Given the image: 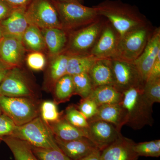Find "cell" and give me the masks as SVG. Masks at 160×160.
<instances>
[{
  "mask_svg": "<svg viewBox=\"0 0 160 160\" xmlns=\"http://www.w3.org/2000/svg\"><path fill=\"white\" fill-rule=\"evenodd\" d=\"M114 78V87L121 92L133 87H143V82L133 63L111 59Z\"/></svg>",
  "mask_w": 160,
  "mask_h": 160,
  "instance_id": "10",
  "label": "cell"
},
{
  "mask_svg": "<svg viewBox=\"0 0 160 160\" xmlns=\"http://www.w3.org/2000/svg\"><path fill=\"white\" fill-rule=\"evenodd\" d=\"M93 88L99 86H114V78L111 59H98L89 72Z\"/></svg>",
  "mask_w": 160,
  "mask_h": 160,
  "instance_id": "19",
  "label": "cell"
},
{
  "mask_svg": "<svg viewBox=\"0 0 160 160\" xmlns=\"http://www.w3.org/2000/svg\"><path fill=\"white\" fill-rule=\"evenodd\" d=\"M26 8H15L5 19L0 22L3 36L14 37L22 39L29 24L26 19Z\"/></svg>",
  "mask_w": 160,
  "mask_h": 160,
  "instance_id": "18",
  "label": "cell"
},
{
  "mask_svg": "<svg viewBox=\"0 0 160 160\" xmlns=\"http://www.w3.org/2000/svg\"><path fill=\"white\" fill-rule=\"evenodd\" d=\"M94 6L99 15L105 18L121 37L149 24L145 16L137 7L120 0H105Z\"/></svg>",
  "mask_w": 160,
  "mask_h": 160,
  "instance_id": "1",
  "label": "cell"
},
{
  "mask_svg": "<svg viewBox=\"0 0 160 160\" xmlns=\"http://www.w3.org/2000/svg\"><path fill=\"white\" fill-rule=\"evenodd\" d=\"M3 37V32L2 30V27H1V24H0V39L2 38Z\"/></svg>",
  "mask_w": 160,
  "mask_h": 160,
  "instance_id": "43",
  "label": "cell"
},
{
  "mask_svg": "<svg viewBox=\"0 0 160 160\" xmlns=\"http://www.w3.org/2000/svg\"><path fill=\"white\" fill-rule=\"evenodd\" d=\"M0 95L37 98L32 82L21 67H18L12 68L1 83Z\"/></svg>",
  "mask_w": 160,
  "mask_h": 160,
  "instance_id": "9",
  "label": "cell"
},
{
  "mask_svg": "<svg viewBox=\"0 0 160 160\" xmlns=\"http://www.w3.org/2000/svg\"><path fill=\"white\" fill-rule=\"evenodd\" d=\"M53 3L62 29L68 32L87 26L100 17L94 6L88 7L77 2Z\"/></svg>",
  "mask_w": 160,
  "mask_h": 160,
  "instance_id": "3",
  "label": "cell"
},
{
  "mask_svg": "<svg viewBox=\"0 0 160 160\" xmlns=\"http://www.w3.org/2000/svg\"><path fill=\"white\" fill-rule=\"evenodd\" d=\"M74 86V95L80 96L82 98H86L94 89L89 73L72 76Z\"/></svg>",
  "mask_w": 160,
  "mask_h": 160,
  "instance_id": "29",
  "label": "cell"
},
{
  "mask_svg": "<svg viewBox=\"0 0 160 160\" xmlns=\"http://www.w3.org/2000/svg\"><path fill=\"white\" fill-rule=\"evenodd\" d=\"M143 87H133L123 92L121 103L125 111V125L135 130L152 126L154 122L152 105L144 96Z\"/></svg>",
  "mask_w": 160,
  "mask_h": 160,
  "instance_id": "2",
  "label": "cell"
},
{
  "mask_svg": "<svg viewBox=\"0 0 160 160\" xmlns=\"http://www.w3.org/2000/svg\"><path fill=\"white\" fill-rule=\"evenodd\" d=\"M49 57L63 53L68 39V32L60 28L41 29Z\"/></svg>",
  "mask_w": 160,
  "mask_h": 160,
  "instance_id": "20",
  "label": "cell"
},
{
  "mask_svg": "<svg viewBox=\"0 0 160 160\" xmlns=\"http://www.w3.org/2000/svg\"><path fill=\"white\" fill-rule=\"evenodd\" d=\"M55 137L63 141H70L82 138H87L86 129L75 127L62 117L57 122L49 125Z\"/></svg>",
  "mask_w": 160,
  "mask_h": 160,
  "instance_id": "22",
  "label": "cell"
},
{
  "mask_svg": "<svg viewBox=\"0 0 160 160\" xmlns=\"http://www.w3.org/2000/svg\"><path fill=\"white\" fill-rule=\"evenodd\" d=\"M39 112L40 117L48 125L57 122L63 115V111L59 112L57 104L52 101H45L40 104Z\"/></svg>",
  "mask_w": 160,
  "mask_h": 160,
  "instance_id": "28",
  "label": "cell"
},
{
  "mask_svg": "<svg viewBox=\"0 0 160 160\" xmlns=\"http://www.w3.org/2000/svg\"><path fill=\"white\" fill-rule=\"evenodd\" d=\"M89 126L86 129L87 138L100 151L111 145L122 136L121 131L114 126L101 120L88 121Z\"/></svg>",
  "mask_w": 160,
  "mask_h": 160,
  "instance_id": "11",
  "label": "cell"
},
{
  "mask_svg": "<svg viewBox=\"0 0 160 160\" xmlns=\"http://www.w3.org/2000/svg\"><path fill=\"white\" fill-rule=\"evenodd\" d=\"M100 16L93 22L68 32L64 53L68 55L90 54L106 23Z\"/></svg>",
  "mask_w": 160,
  "mask_h": 160,
  "instance_id": "5",
  "label": "cell"
},
{
  "mask_svg": "<svg viewBox=\"0 0 160 160\" xmlns=\"http://www.w3.org/2000/svg\"><path fill=\"white\" fill-rule=\"evenodd\" d=\"M132 140L120 137L114 142L101 151L102 160H138L139 156L134 150Z\"/></svg>",
  "mask_w": 160,
  "mask_h": 160,
  "instance_id": "15",
  "label": "cell"
},
{
  "mask_svg": "<svg viewBox=\"0 0 160 160\" xmlns=\"http://www.w3.org/2000/svg\"><path fill=\"white\" fill-rule=\"evenodd\" d=\"M14 9L4 0H0V22L8 17Z\"/></svg>",
  "mask_w": 160,
  "mask_h": 160,
  "instance_id": "38",
  "label": "cell"
},
{
  "mask_svg": "<svg viewBox=\"0 0 160 160\" xmlns=\"http://www.w3.org/2000/svg\"><path fill=\"white\" fill-rule=\"evenodd\" d=\"M54 102L58 104L68 102L74 95V86L72 76L66 74L56 83L52 91Z\"/></svg>",
  "mask_w": 160,
  "mask_h": 160,
  "instance_id": "26",
  "label": "cell"
},
{
  "mask_svg": "<svg viewBox=\"0 0 160 160\" xmlns=\"http://www.w3.org/2000/svg\"><path fill=\"white\" fill-rule=\"evenodd\" d=\"M11 68L0 59V85Z\"/></svg>",
  "mask_w": 160,
  "mask_h": 160,
  "instance_id": "40",
  "label": "cell"
},
{
  "mask_svg": "<svg viewBox=\"0 0 160 160\" xmlns=\"http://www.w3.org/2000/svg\"><path fill=\"white\" fill-rule=\"evenodd\" d=\"M160 52V28L152 30L145 49L133 63L139 72L144 84L148 79L152 67Z\"/></svg>",
  "mask_w": 160,
  "mask_h": 160,
  "instance_id": "12",
  "label": "cell"
},
{
  "mask_svg": "<svg viewBox=\"0 0 160 160\" xmlns=\"http://www.w3.org/2000/svg\"><path fill=\"white\" fill-rule=\"evenodd\" d=\"M26 49L22 39L4 36L0 41V59L11 68L21 67Z\"/></svg>",
  "mask_w": 160,
  "mask_h": 160,
  "instance_id": "14",
  "label": "cell"
},
{
  "mask_svg": "<svg viewBox=\"0 0 160 160\" xmlns=\"http://www.w3.org/2000/svg\"><path fill=\"white\" fill-rule=\"evenodd\" d=\"M63 117L69 123L81 129H86L89 123L86 118L77 109L75 105H69L63 111Z\"/></svg>",
  "mask_w": 160,
  "mask_h": 160,
  "instance_id": "31",
  "label": "cell"
},
{
  "mask_svg": "<svg viewBox=\"0 0 160 160\" xmlns=\"http://www.w3.org/2000/svg\"><path fill=\"white\" fill-rule=\"evenodd\" d=\"M3 141L12 152L15 160H39L26 142L11 136L4 138Z\"/></svg>",
  "mask_w": 160,
  "mask_h": 160,
  "instance_id": "25",
  "label": "cell"
},
{
  "mask_svg": "<svg viewBox=\"0 0 160 160\" xmlns=\"http://www.w3.org/2000/svg\"><path fill=\"white\" fill-rule=\"evenodd\" d=\"M56 142L63 153L71 160H78L99 150L89 139L86 138L63 141L54 136Z\"/></svg>",
  "mask_w": 160,
  "mask_h": 160,
  "instance_id": "16",
  "label": "cell"
},
{
  "mask_svg": "<svg viewBox=\"0 0 160 160\" xmlns=\"http://www.w3.org/2000/svg\"><path fill=\"white\" fill-rule=\"evenodd\" d=\"M134 150L139 157L158 158L160 156V140L135 143Z\"/></svg>",
  "mask_w": 160,
  "mask_h": 160,
  "instance_id": "30",
  "label": "cell"
},
{
  "mask_svg": "<svg viewBox=\"0 0 160 160\" xmlns=\"http://www.w3.org/2000/svg\"><path fill=\"white\" fill-rule=\"evenodd\" d=\"M31 146L32 152L39 160H71L61 149H45Z\"/></svg>",
  "mask_w": 160,
  "mask_h": 160,
  "instance_id": "33",
  "label": "cell"
},
{
  "mask_svg": "<svg viewBox=\"0 0 160 160\" xmlns=\"http://www.w3.org/2000/svg\"><path fill=\"white\" fill-rule=\"evenodd\" d=\"M25 48L31 52H42L46 49V44L41 29L29 25L22 37Z\"/></svg>",
  "mask_w": 160,
  "mask_h": 160,
  "instance_id": "27",
  "label": "cell"
},
{
  "mask_svg": "<svg viewBox=\"0 0 160 160\" xmlns=\"http://www.w3.org/2000/svg\"><path fill=\"white\" fill-rule=\"evenodd\" d=\"M158 78H160V52L157 57L147 80L155 79Z\"/></svg>",
  "mask_w": 160,
  "mask_h": 160,
  "instance_id": "37",
  "label": "cell"
},
{
  "mask_svg": "<svg viewBox=\"0 0 160 160\" xmlns=\"http://www.w3.org/2000/svg\"><path fill=\"white\" fill-rule=\"evenodd\" d=\"M100 154H101V151L99 150H98L89 155L78 160H102Z\"/></svg>",
  "mask_w": 160,
  "mask_h": 160,
  "instance_id": "41",
  "label": "cell"
},
{
  "mask_svg": "<svg viewBox=\"0 0 160 160\" xmlns=\"http://www.w3.org/2000/svg\"><path fill=\"white\" fill-rule=\"evenodd\" d=\"M53 3L77 2L82 4L84 0H50Z\"/></svg>",
  "mask_w": 160,
  "mask_h": 160,
  "instance_id": "42",
  "label": "cell"
},
{
  "mask_svg": "<svg viewBox=\"0 0 160 160\" xmlns=\"http://www.w3.org/2000/svg\"><path fill=\"white\" fill-rule=\"evenodd\" d=\"M25 14L29 25L40 29H62L57 10L50 0H32L26 7Z\"/></svg>",
  "mask_w": 160,
  "mask_h": 160,
  "instance_id": "8",
  "label": "cell"
},
{
  "mask_svg": "<svg viewBox=\"0 0 160 160\" xmlns=\"http://www.w3.org/2000/svg\"><path fill=\"white\" fill-rule=\"evenodd\" d=\"M50 58L46 68L43 89L47 92H52L57 82L66 74L69 55L63 52Z\"/></svg>",
  "mask_w": 160,
  "mask_h": 160,
  "instance_id": "17",
  "label": "cell"
},
{
  "mask_svg": "<svg viewBox=\"0 0 160 160\" xmlns=\"http://www.w3.org/2000/svg\"><path fill=\"white\" fill-rule=\"evenodd\" d=\"M66 74L73 76L89 73L92 67L98 58L91 54L68 55Z\"/></svg>",
  "mask_w": 160,
  "mask_h": 160,
  "instance_id": "24",
  "label": "cell"
},
{
  "mask_svg": "<svg viewBox=\"0 0 160 160\" xmlns=\"http://www.w3.org/2000/svg\"><path fill=\"white\" fill-rule=\"evenodd\" d=\"M2 38L0 39V41H1V39H2Z\"/></svg>",
  "mask_w": 160,
  "mask_h": 160,
  "instance_id": "45",
  "label": "cell"
},
{
  "mask_svg": "<svg viewBox=\"0 0 160 160\" xmlns=\"http://www.w3.org/2000/svg\"><path fill=\"white\" fill-rule=\"evenodd\" d=\"M26 62L28 67L33 71H42L46 67V57L42 52H31L26 56Z\"/></svg>",
  "mask_w": 160,
  "mask_h": 160,
  "instance_id": "34",
  "label": "cell"
},
{
  "mask_svg": "<svg viewBox=\"0 0 160 160\" xmlns=\"http://www.w3.org/2000/svg\"><path fill=\"white\" fill-rule=\"evenodd\" d=\"M11 136L38 148L60 149L49 125L40 116L22 126H16Z\"/></svg>",
  "mask_w": 160,
  "mask_h": 160,
  "instance_id": "4",
  "label": "cell"
},
{
  "mask_svg": "<svg viewBox=\"0 0 160 160\" xmlns=\"http://www.w3.org/2000/svg\"><path fill=\"white\" fill-rule=\"evenodd\" d=\"M101 120L115 126L120 131L125 125V113L121 103L98 106L96 114L88 120Z\"/></svg>",
  "mask_w": 160,
  "mask_h": 160,
  "instance_id": "21",
  "label": "cell"
},
{
  "mask_svg": "<svg viewBox=\"0 0 160 160\" xmlns=\"http://www.w3.org/2000/svg\"><path fill=\"white\" fill-rule=\"evenodd\" d=\"M89 98L99 106L120 104L122 100L123 94L114 86L107 85L95 88Z\"/></svg>",
  "mask_w": 160,
  "mask_h": 160,
  "instance_id": "23",
  "label": "cell"
},
{
  "mask_svg": "<svg viewBox=\"0 0 160 160\" xmlns=\"http://www.w3.org/2000/svg\"><path fill=\"white\" fill-rule=\"evenodd\" d=\"M143 93L152 105L155 103H160V78L147 80L143 87Z\"/></svg>",
  "mask_w": 160,
  "mask_h": 160,
  "instance_id": "32",
  "label": "cell"
},
{
  "mask_svg": "<svg viewBox=\"0 0 160 160\" xmlns=\"http://www.w3.org/2000/svg\"><path fill=\"white\" fill-rule=\"evenodd\" d=\"M13 9L26 8L32 0H4Z\"/></svg>",
  "mask_w": 160,
  "mask_h": 160,
  "instance_id": "39",
  "label": "cell"
},
{
  "mask_svg": "<svg viewBox=\"0 0 160 160\" xmlns=\"http://www.w3.org/2000/svg\"><path fill=\"white\" fill-rule=\"evenodd\" d=\"M75 105L87 121L96 114L98 108V106L95 102L89 97L81 99L79 103Z\"/></svg>",
  "mask_w": 160,
  "mask_h": 160,
  "instance_id": "35",
  "label": "cell"
},
{
  "mask_svg": "<svg viewBox=\"0 0 160 160\" xmlns=\"http://www.w3.org/2000/svg\"><path fill=\"white\" fill-rule=\"evenodd\" d=\"M2 111H1V109H0V115H1L2 114Z\"/></svg>",
  "mask_w": 160,
  "mask_h": 160,
  "instance_id": "44",
  "label": "cell"
},
{
  "mask_svg": "<svg viewBox=\"0 0 160 160\" xmlns=\"http://www.w3.org/2000/svg\"><path fill=\"white\" fill-rule=\"evenodd\" d=\"M120 38L118 32L106 20L90 54L98 59H112L116 51Z\"/></svg>",
  "mask_w": 160,
  "mask_h": 160,
  "instance_id": "13",
  "label": "cell"
},
{
  "mask_svg": "<svg viewBox=\"0 0 160 160\" xmlns=\"http://www.w3.org/2000/svg\"><path fill=\"white\" fill-rule=\"evenodd\" d=\"M16 125L4 113L0 115V143L6 137L11 136Z\"/></svg>",
  "mask_w": 160,
  "mask_h": 160,
  "instance_id": "36",
  "label": "cell"
},
{
  "mask_svg": "<svg viewBox=\"0 0 160 160\" xmlns=\"http://www.w3.org/2000/svg\"><path fill=\"white\" fill-rule=\"evenodd\" d=\"M152 31L148 25L121 37L112 59L134 62L145 49Z\"/></svg>",
  "mask_w": 160,
  "mask_h": 160,
  "instance_id": "7",
  "label": "cell"
},
{
  "mask_svg": "<svg viewBox=\"0 0 160 160\" xmlns=\"http://www.w3.org/2000/svg\"><path fill=\"white\" fill-rule=\"evenodd\" d=\"M40 105L35 98L0 95V109L17 126L24 125L39 116Z\"/></svg>",
  "mask_w": 160,
  "mask_h": 160,
  "instance_id": "6",
  "label": "cell"
}]
</instances>
